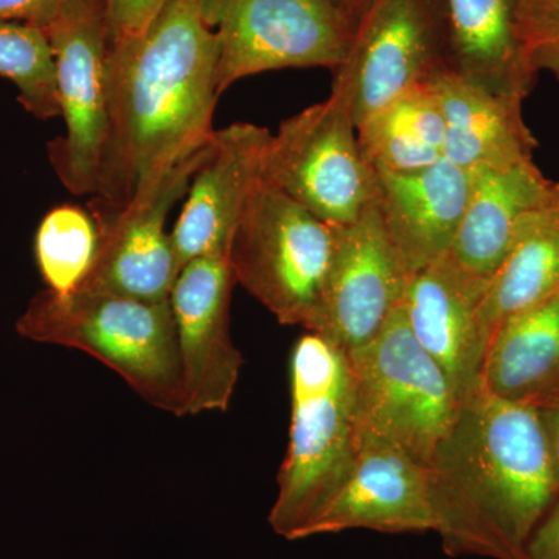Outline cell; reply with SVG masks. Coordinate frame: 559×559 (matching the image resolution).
Returning a JSON list of instances; mask_svg holds the SVG:
<instances>
[{"mask_svg": "<svg viewBox=\"0 0 559 559\" xmlns=\"http://www.w3.org/2000/svg\"><path fill=\"white\" fill-rule=\"evenodd\" d=\"M516 24L532 69L559 81V0H518Z\"/></svg>", "mask_w": 559, "mask_h": 559, "instance_id": "cell-26", "label": "cell"}, {"mask_svg": "<svg viewBox=\"0 0 559 559\" xmlns=\"http://www.w3.org/2000/svg\"><path fill=\"white\" fill-rule=\"evenodd\" d=\"M340 226L260 178L242 210L229 261L235 282L283 325H310L329 277Z\"/></svg>", "mask_w": 559, "mask_h": 559, "instance_id": "cell-6", "label": "cell"}, {"mask_svg": "<svg viewBox=\"0 0 559 559\" xmlns=\"http://www.w3.org/2000/svg\"><path fill=\"white\" fill-rule=\"evenodd\" d=\"M0 76L16 86L22 106L33 116H60L53 50L44 28L0 22Z\"/></svg>", "mask_w": 559, "mask_h": 559, "instance_id": "cell-25", "label": "cell"}, {"mask_svg": "<svg viewBox=\"0 0 559 559\" xmlns=\"http://www.w3.org/2000/svg\"><path fill=\"white\" fill-rule=\"evenodd\" d=\"M213 142L215 134L201 148L176 162L153 189L121 212L95 218L100 229L97 255L76 290L145 301L170 300L179 267L165 223L173 205L189 191Z\"/></svg>", "mask_w": 559, "mask_h": 559, "instance_id": "cell-12", "label": "cell"}, {"mask_svg": "<svg viewBox=\"0 0 559 559\" xmlns=\"http://www.w3.org/2000/svg\"><path fill=\"white\" fill-rule=\"evenodd\" d=\"M204 14L218 40V95L271 70L334 72L356 32L336 0H204Z\"/></svg>", "mask_w": 559, "mask_h": 559, "instance_id": "cell-7", "label": "cell"}, {"mask_svg": "<svg viewBox=\"0 0 559 559\" xmlns=\"http://www.w3.org/2000/svg\"><path fill=\"white\" fill-rule=\"evenodd\" d=\"M428 469L433 532L448 555L527 559L530 536L559 496L532 404L480 388L460 404Z\"/></svg>", "mask_w": 559, "mask_h": 559, "instance_id": "cell-2", "label": "cell"}, {"mask_svg": "<svg viewBox=\"0 0 559 559\" xmlns=\"http://www.w3.org/2000/svg\"><path fill=\"white\" fill-rule=\"evenodd\" d=\"M69 0H0V22H21L46 28Z\"/></svg>", "mask_w": 559, "mask_h": 559, "instance_id": "cell-28", "label": "cell"}, {"mask_svg": "<svg viewBox=\"0 0 559 559\" xmlns=\"http://www.w3.org/2000/svg\"><path fill=\"white\" fill-rule=\"evenodd\" d=\"M271 132L253 123H234L215 132L207 159L191 179L171 245L179 272L209 253H229L242 210L261 178Z\"/></svg>", "mask_w": 559, "mask_h": 559, "instance_id": "cell-15", "label": "cell"}, {"mask_svg": "<svg viewBox=\"0 0 559 559\" xmlns=\"http://www.w3.org/2000/svg\"><path fill=\"white\" fill-rule=\"evenodd\" d=\"M336 2L340 3L342 10L358 25L360 17L373 5L374 0H336Z\"/></svg>", "mask_w": 559, "mask_h": 559, "instance_id": "cell-31", "label": "cell"}, {"mask_svg": "<svg viewBox=\"0 0 559 559\" xmlns=\"http://www.w3.org/2000/svg\"><path fill=\"white\" fill-rule=\"evenodd\" d=\"M409 278L374 200L358 219L340 226L329 277L308 333L344 353L369 344L399 310Z\"/></svg>", "mask_w": 559, "mask_h": 559, "instance_id": "cell-11", "label": "cell"}, {"mask_svg": "<svg viewBox=\"0 0 559 559\" xmlns=\"http://www.w3.org/2000/svg\"><path fill=\"white\" fill-rule=\"evenodd\" d=\"M218 40L204 0H170L148 28L109 50V131L95 218L119 213L215 134Z\"/></svg>", "mask_w": 559, "mask_h": 559, "instance_id": "cell-1", "label": "cell"}, {"mask_svg": "<svg viewBox=\"0 0 559 559\" xmlns=\"http://www.w3.org/2000/svg\"><path fill=\"white\" fill-rule=\"evenodd\" d=\"M168 2L170 0H105L110 46L142 35Z\"/></svg>", "mask_w": 559, "mask_h": 559, "instance_id": "cell-27", "label": "cell"}, {"mask_svg": "<svg viewBox=\"0 0 559 559\" xmlns=\"http://www.w3.org/2000/svg\"><path fill=\"white\" fill-rule=\"evenodd\" d=\"M471 171L448 159L412 173L377 171V205L411 277L447 255L468 202Z\"/></svg>", "mask_w": 559, "mask_h": 559, "instance_id": "cell-18", "label": "cell"}, {"mask_svg": "<svg viewBox=\"0 0 559 559\" xmlns=\"http://www.w3.org/2000/svg\"><path fill=\"white\" fill-rule=\"evenodd\" d=\"M487 289L443 257L412 275L401 301L415 340L439 364L460 401L481 388L487 344L477 310Z\"/></svg>", "mask_w": 559, "mask_h": 559, "instance_id": "cell-16", "label": "cell"}, {"mask_svg": "<svg viewBox=\"0 0 559 559\" xmlns=\"http://www.w3.org/2000/svg\"><path fill=\"white\" fill-rule=\"evenodd\" d=\"M549 454L551 474L559 495V384L533 401Z\"/></svg>", "mask_w": 559, "mask_h": 559, "instance_id": "cell-29", "label": "cell"}, {"mask_svg": "<svg viewBox=\"0 0 559 559\" xmlns=\"http://www.w3.org/2000/svg\"><path fill=\"white\" fill-rule=\"evenodd\" d=\"M559 289V189L521 224L477 310L487 349L495 331Z\"/></svg>", "mask_w": 559, "mask_h": 559, "instance_id": "cell-22", "label": "cell"}, {"mask_svg": "<svg viewBox=\"0 0 559 559\" xmlns=\"http://www.w3.org/2000/svg\"><path fill=\"white\" fill-rule=\"evenodd\" d=\"M261 179L336 226L358 219L377 197V171L364 156L348 106L334 92L280 124Z\"/></svg>", "mask_w": 559, "mask_h": 559, "instance_id": "cell-8", "label": "cell"}, {"mask_svg": "<svg viewBox=\"0 0 559 559\" xmlns=\"http://www.w3.org/2000/svg\"><path fill=\"white\" fill-rule=\"evenodd\" d=\"M347 356L359 437L384 441L429 466L462 401L415 340L401 305L369 344Z\"/></svg>", "mask_w": 559, "mask_h": 559, "instance_id": "cell-5", "label": "cell"}, {"mask_svg": "<svg viewBox=\"0 0 559 559\" xmlns=\"http://www.w3.org/2000/svg\"><path fill=\"white\" fill-rule=\"evenodd\" d=\"M289 373L288 451L267 521L278 536L297 540L355 468L359 429L347 353L307 331L294 345Z\"/></svg>", "mask_w": 559, "mask_h": 559, "instance_id": "cell-3", "label": "cell"}, {"mask_svg": "<svg viewBox=\"0 0 559 559\" xmlns=\"http://www.w3.org/2000/svg\"><path fill=\"white\" fill-rule=\"evenodd\" d=\"M100 242V229L91 210L62 204L40 221L35 255L47 289L70 294L91 271Z\"/></svg>", "mask_w": 559, "mask_h": 559, "instance_id": "cell-24", "label": "cell"}, {"mask_svg": "<svg viewBox=\"0 0 559 559\" xmlns=\"http://www.w3.org/2000/svg\"><path fill=\"white\" fill-rule=\"evenodd\" d=\"M444 117L429 80L403 92L358 127L374 171L412 173L444 159Z\"/></svg>", "mask_w": 559, "mask_h": 559, "instance_id": "cell-23", "label": "cell"}, {"mask_svg": "<svg viewBox=\"0 0 559 559\" xmlns=\"http://www.w3.org/2000/svg\"><path fill=\"white\" fill-rule=\"evenodd\" d=\"M527 559H559V496L530 536Z\"/></svg>", "mask_w": 559, "mask_h": 559, "instance_id": "cell-30", "label": "cell"}, {"mask_svg": "<svg viewBox=\"0 0 559 559\" xmlns=\"http://www.w3.org/2000/svg\"><path fill=\"white\" fill-rule=\"evenodd\" d=\"M558 384L559 289L495 331L481 370V388L514 403L532 404Z\"/></svg>", "mask_w": 559, "mask_h": 559, "instance_id": "cell-21", "label": "cell"}, {"mask_svg": "<svg viewBox=\"0 0 559 559\" xmlns=\"http://www.w3.org/2000/svg\"><path fill=\"white\" fill-rule=\"evenodd\" d=\"M17 333L40 344L94 356L157 409L186 417L178 333L170 300L112 294L40 290L16 322Z\"/></svg>", "mask_w": 559, "mask_h": 559, "instance_id": "cell-4", "label": "cell"}, {"mask_svg": "<svg viewBox=\"0 0 559 559\" xmlns=\"http://www.w3.org/2000/svg\"><path fill=\"white\" fill-rule=\"evenodd\" d=\"M555 182L533 159L471 170L468 202L447 259L489 285L502 266L521 224L557 194Z\"/></svg>", "mask_w": 559, "mask_h": 559, "instance_id": "cell-17", "label": "cell"}, {"mask_svg": "<svg viewBox=\"0 0 559 559\" xmlns=\"http://www.w3.org/2000/svg\"><path fill=\"white\" fill-rule=\"evenodd\" d=\"M518 0H444L448 68L500 97L524 103L538 73L516 24Z\"/></svg>", "mask_w": 559, "mask_h": 559, "instance_id": "cell-19", "label": "cell"}, {"mask_svg": "<svg viewBox=\"0 0 559 559\" xmlns=\"http://www.w3.org/2000/svg\"><path fill=\"white\" fill-rule=\"evenodd\" d=\"M345 530L392 535L433 532L428 466L392 444L359 437L355 468L305 530L304 539Z\"/></svg>", "mask_w": 559, "mask_h": 559, "instance_id": "cell-14", "label": "cell"}, {"mask_svg": "<svg viewBox=\"0 0 559 559\" xmlns=\"http://www.w3.org/2000/svg\"><path fill=\"white\" fill-rule=\"evenodd\" d=\"M235 278L229 253L198 257L180 270L170 294L187 415L229 407L242 367L230 336Z\"/></svg>", "mask_w": 559, "mask_h": 559, "instance_id": "cell-13", "label": "cell"}, {"mask_svg": "<svg viewBox=\"0 0 559 559\" xmlns=\"http://www.w3.org/2000/svg\"><path fill=\"white\" fill-rule=\"evenodd\" d=\"M429 83L444 117V159L468 171L533 159L538 142L525 124L521 102L481 90L448 66Z\"/></svg>", "mask_w": 559, "mask_h": 559, "instance_id": "cell-20", "label": "cell"}, {"mask_svg": "<svg viewBox=\"0 0 559 559\" xmlns=\"http://www.w3.org/2000/svg\"><path fill=\"white\" fill-rule=\"evenodd\" d=\"M447 39L444 0H374L333 72L331 92L345 102L358 128L447 68Z\"/></svg>", "mask_w": 559, "mask_h": 559, "instance_id": "cell-10", "label": "cell"}, {"mask_svg": "<svg viewBox=\"0 0 559 559\" xmlns=\"http://www.w3.org/2000/svg\"><path fill=\"white\" fill-rule=\"evenodd\" d=\"M66 134L49 157L66 189L94 198L109 131V32L105 0H69L47 25Z\"/></svg>", "mask_w": 559, "mask_h": 559, "instance_id": "cell-9", "label": "cell"}]
</instances>
